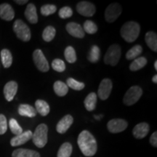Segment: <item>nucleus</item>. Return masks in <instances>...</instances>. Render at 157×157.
Returning <instances> with one entry per match:
<instances>
[{
	"label": "nucleus",
	"mask_w": 157,
	"mask_h": 157,
	"mask_svg": "<svg viewBox=\"0 0 157 157\" xmlns=\"http://www.w3.org/2000/svg\"><path fill=\"white\" fill-rule=\"evenodd\" d=\"M25 17L29 23L35 24L38 22V15L36 13V8L34 4H29L25 11Z\"/></svg>",
	"instance_id": "18"
},
{
	"label": "nucleus",
	"mask_w": 157,
	"mask_h": 157,
	"mask_svg": "<svg viewBox=\"0 0 157 157\" xmlns=\"http://www.w3.org/2000/svg\"><path fill=\"white\" fill-rule=\"evenodd\" d=\"M15 2L18 4V5H24V4L28 2V1L27 0H23V1H21V0H15Z\"/></svg>",
	"instance_id": "40"
},
{
	"label": "nucleus",
	"mask_w": 157,
	"mask_h": 157,
	"mask_svg": "<svg viewBox=\"0 0 157 157\" xmlns=\"http://www.w3.org/2000/svg\"><path fill=\"white\" fill-rule=\"evenodd\" d=\"M149 132V125L146 122H142L137 124L133 129V135L137 139H143L148 135Z\"/></svg>",
	"instance_id": "17"
},
{
	"label": "nucleus",
	"mask_w": 157,
	"mask_h": 157,
	"mask_svg": "<svg viewBox=\"0 0 157 157\" xmlns=\"http://www.w3.org/2000/svg\"><path fill=\"white\" fill-rule=\"evenodd\" d=\"M152 81H153V82H154V83H155V84L157 83V75H156H156H154V76H153Z\"/></svg>",
	"instance_id": "41"
},
{
	"label": "nucleus",
	"mask_w": 157,
	"mask_h": 157,
	"mask_svg": "<svg viewBox=\"0 0 157 157\" xmlns=\"http://www.w3.org/2000/svg\"><path fill=\"white\" fill-rule=\"evenodd\" d=\"M77 143L85 156H93L97 152V141L89 131L83 130L78 135Z\"/></svg>",
	"instance_id": "1"
},
{
	"label": "nucleus",
	"mask_w": 157,
	"mask_h": 157,
	"mask_svg": "<svg viewBox=\"0 0 157 157\" xmlns=\"http://www.w3.org/2000/svg\"><path fill=\"white\" fill-rule=\"evenodd\" d=\"M147 64V59L144 57H139L135 58L129 65V70L132 71H136L141 69Z\"/></svg>",
	"instance_id": "25"
},
{
	"label": "nucleus",
	"mask_w": 157,
	"mask_h": 157,
	"mask_svg": "<svg viewBox=\"0 0 157 157\" xmlns=\"http://www.w3.org/2000/svg\"><path fill=\"white\" fill-rule=\"evenodd\" d=\"M1 59L2 62L5 68H10L13 63V56L11 52L7 49H3L1 51Z\"/></svg>",
	"instance_id": "26"
},
{
	"label": "nucleus",
	"mask_w": 157,
	"mask_h": 157,
	"mask_svg": "<svg viewBox=\"0 0 157 157\" xmlns=\"http://www.w3.org/2000/svg\"><path fill=\"white\" fill-rule=\"evenodd\" d=\"M52 67L56 71L63 72L66 70V65L61 59L56 58L52 62Z\"/></svg>",
	"instance_id": "36"
},
{
	"label": "nucleus",
	"mask_w": 157,
	"mask_h": 157,
	"mask_svg": "<svg viewBox=\"0 0 157 157\" xmlns=\"http://www.w3.org/2000/svg\"><path fill=\"white\" fill-rule=\"evenodd\" d=\"M121 11V7L118 3H112L109 5L105 9V21L109 23H113L120 16Z\"/></svg>",
	"instance_id": "7"
},
{
	"label": "nucleus",
	"mask_w": 157,
	"mask_h": 157,
	"mask_svg": "<svg viewBox=\"0 0 157 157\" xmlns=\"http://www.w3.org/2000/svg\"><path fill=\"white\" fill-rule=\"evenodd\" d=\"M17 87H18V85L17 82L14 81H10L5 84L4 87V95L7 101L10 102L13 101L17 93Z\"/></svg>",
	"instance_id": "15"
},
{
	"label": "nucleus",
	"mask_w": 157,
	"mask_h": 157,
	"mask_svg": "<svg viewBox=\"0 0 157 157\" xmlns=\"http://www.w3.org/2000/svg\"><path fill=\"white\" fill-rule=\"evenodd\" d=\"M56 34V30L53 26H47L42 33V38L45 42H51Z\"/></svg>",
	"instance_id": "30"
},
{
	"label": "nucleus",
	"mask_w": 157,
	"mask_h": 157,
	"mask_svg": "<svg viewBox=\"0 0 157 157\" xmlns=\"http://www.w3.org/2000/svg\"><path fill=\"white\" fill-rule=\"evenodd\" d=\"M76 11L78 14L84 17H92L95 15L96 8L93 3L87 1H82L76 5Z\"/></svg>",
	"instance_id": "9"
},
{
	"label": "nucleus",
	"mask_w": 157,
	"mask_h": 157,
	"mask_svg": "<svg viewBox=\"0 0 157 157\" xmlns=\"http://www.w3.org/2000/svg\"><path fill=\"white\" fill-rule=\"evenodd\" d=\"M84 106L89 111L95 110L97 104V95L95 93H91L86 97L84 101Z\"/></svg>",
	"instance_id": "23"
},
{
	"label": "nucleus",
	"mask_w": 157,
	"mask_h": 157,
	"mask_svg": "<svg viewBox=\"0 0 157 157\" xmlns=\"http://www.w3.org/2000/svg\"><path fill=\"white\" fill-rule=\"evenodd\" d=\"M128 124L127 121L121 119H113L107 124V128L111 133H119L123 132L127 129Z\"/></svg>",
	"instance_id": "11"
},
{
	"label": "nucleus",
	"mask_w": 157,
	"mask_h": 157,
	"mask_svg": "<svg viewBox=\"0 0 157 157\" xmlns=\"http://www.w3.org/2000/svg\"><path fill=\"white\" fill-rule=\"evenodd\" d=\"M13 157H40L38 152L33 150L25 148H19L15 150L12 154Z\"/></svg>",
	"instance_id": "20"
},
{
	"label": "nucleus",
	"mask_w": 157,
	"mask_h": 157,
	"mask_svg": "<svg viewBox=\"0 0 157 157\" xmlns=\"http://www.w3.org/2000/svg\"><path fill=\"white\" fill-rule=\"evenodd\" d=\"M53 88L56 95L60 97H63L68 92V87L67 84L61 81H56L55 82Z\"/></svg>",
	"instance_id": "24"
},
{
	"label": "nucleus",
	"mask_w": 157,
	"mask_h": 157,
	"mask_svg": "<svg viewBox=\"0 0 157 157\" xmlns=\"http://www.w3.org/2000/svg\"><path fill=\"white\" fill-rule=\"evenodd\" d=\"M41 13L42 15L48 16V15H52L55 13L57 10V7L56 5H44L41 7Z\"/></svg>",
	"instance_id": "35"
},
{
	"label": "nucleus",
	"mask_w": 157,
	"mask_h": 157,
	"mask_svg": "<svg viewBox=\"0 0 157 157\" xmlns=\"http://www.w3.org/2000/svg\"><path fill=\"white\" fill-rule=\"evenodd\" d=\"M66 84L68 87H69L74 90H82L84 89L85 84L82 82H79L73 78H68L66 81Z\"/></svg>",
	"instance_id": "34"
},
{
	"label": "nucleus",
	"mask_w": 157,
	"mask_h": 157,
	"mask_svg": "<svg viewBox=\"0 0 157 157\" xmlns=\"http://www.w3.org/2000/svg\"><path fill=\"white\" fill-rule=\"evenodd\" d=\"M66 31L70 35L76 38L82 39L84 36V31L83 28L78 23L74 22L68 23L66 26Z\"/></svg>",
	"instance_id": "13"
},
{
	"label": "nucleus",
	"mask_w": 157,
	"mask_h": 157,
	"mask_svg": "<svg viewBox=\"0 0 157 157\" xmlns=\"http://www.w3.org/2000/svg\"><path fill=\"white\" fill-rule=\"evenodd\" d=\"M100 58H101V50L98 46L93 45L90 49L89 54H88V60L93 63H95L98 62Z\"/></svg>",
	"instance_id": "28"
},
{
	"label": "nucleus",
	"mask_w": 157,
	"mask_h": 157,
	"mask_svg": "<svg viewBox=\"0 0 157 157\" xmlns=\"http://www.w3.org/2000/svg\"><path fill=\"white\" fill-rule=\"evenodd\" d=\"M140 32V26L135 21H128L121 29V36L127 42H133L137 39Z\"/></svg>",
	"instance_id": "2"
},
{
	"label": "nucleus",
	"mask_w": 157,
	"mask_h": 157,
	"mask_svg": "<svg viewBox=\"0 0 157 157\" xmlns=\"http://www.w3.org/2000/svg\"><path fill=\"white\" fill-rule=\"evenodd\" d=\"M48 127L45 124H40L35 129L32 135V140L38 148H43L48 143Z\"/></svg>",
	"instance_id": "3"
},
{
	"label": "nucleus",
	"mask_w": 157,
	"mask_h": 157,
	"mask_svg": "<svg viewBox=\"0 0 157 157\" xmlns=\"http://www.w3.org/2000/svg\"><path fill=\"white\" fill-rule=\"evenodd\" d=\"M35 108H36L35 109H36V112H38L39 114L43 116V117L48 115L50 111L49 104L43 100H37L35 102Z\"/></svg>",
	"instance_id": "22"
},
{
	"label": "nucleus",
	"mask_w": 157,
	"mask_h": 157,
	"mask_svg": "<svg viewBox=\"0 0 157 157\" xmlns=\"http://www.w3.org/2000/svg\"><path fill=\"white\" fill-rule=\"evenodd\" d=\"M154 68H155V70H157V60H156L154 63Z\"/></svg>",
	"instance_id": "42"
},
{
	"label": "nucleus",
	"mask_w": 157,
	"mask_h": 157,
	"mask_svg": "<svg viewBox=\"0 0 157 157\" xmlns=\"http://www.w3.org/2000/svg\"><path fill=\"white\" fill-rule=\"evenodd\" d=\"M18 113L20 115L23 116V117L32 118L36 117L37 112L35 108L29 104H21L19 105Z\"/></svg>",
	"instance_id": "19"
},
{
	"label": "nucleus",
	"mask_w": 157,
	"mask_h": 157,
	"mask_svg": "<svg viewBox=\"0 0 157 157\" xmlns=\"http://www.w3.org/2000/svg\"><path fill=\"white\" fill-rule=\"evenodd\" d=\"M121 57V48L118 44H112L108 49L104 56V63L112 66H117Z\"/></svg>",
	"instance_id": "4"
},
{
	"label": "nucleus",
	"mask_w": 157,
	"mask_h": 157,
	"mask_svg": "<svg viewBox=\"0 0 157 157\" xmlns=\"http://www.w3.org/2000/svg\"><path fill=\"white\" fill-rule=\"evenodd\" d=\"M145 41L151 50L157 52V36L154 31H148L145 36Z\"/></svg>",
	"instance_id": "21"
},
{
	"label": "nucleus",
	"mask_w": 157,
	"mask_h": 157,
	"mask_svg": "<svg viewBox=\"0 0 157 157\" xmlns=\"http://www.w3.org/2000/svg\"><path fill=\"white\" fill-rule=\"evenodd\" d=\"M150 143L152 146L157 147V132H154L150 137Z\"/></svg>",
	"instance_id": "39"
},
{
	"label": "nucleus",
	"mask_w": 157,
	"mask_h": 157,
	"mask_svg": "<svg viewBox=\"0 0 157 157\" xmlns=\"http://www.w3.org/2000/svg\"><path fill=\"white\" fill-rule=\"evenodd\" d=\"M64 56L66 60L70 63H74L76 61V54L74 48L71 46H68L66 48L64 52Z\"/></svg>",
	"instance_id": "31"
},
{
	"label": "nucleus",
	"mask_w": 157,
	"mask_h": 157,
	"mask_svg": "<svg viewBox=\"0 0 157 157\" xmlns=\"http://www.w3.org/2000/svg\"><path fill=\"white\" fill-rule=\"evenodd\" d=\"M13 31L17 38L23 42H29L31 39V34L30 29L21 20H16L15 21L13 24Z\"/></svg>",
	"instance_id": "5"
},
{
	"label": "nucleus",
	"mask_w": 157,
	"mask_h": 157,
	"mask_svg": "<svg viewBox=\"0 0 157 157\" xmlns=\"http://www.w3.org/2000/svg\"><path fill=\"white\" fill-rule=\"evenodd\" d=\"M84 31L89 34H94L98 31V26L93 21H86L84 23Z\"/></svg>",
	"instance_id": "32"
},
{
	"label": "nucleus",
	"mask_w": 157,
	"mask_h": 157,
	"mask_svg": "<svg viewBox=\"0 0 157 157\" xmlns=\"http://www.w3.org/2000/svg\"><path fill=\"white\" fill-rule=\"evenodd\" d=\"M15 12L10 5L4 3L0 5V17L7 21H10L14 18Z\"/></svg>",
	"instance_id": "16"
},
{
	"label": "nucleus",
	"mask_w": 157,
	"mask_h": 157,
	"mask_svg": "<svg viewBox=\"0 0 157 157\" xmlns=\"http://www.w3.org/2000/svg\"><path fill=\"white\" fill-rule=\"evenodd\" d=\"M33 60L36 68L42 72H47L49 71V64L46 58L43 54L42 51L39 49L34 50L33 53Z\"/></svg>",
	"instance_id": "8"
},
{
	"label": "nucleus",
	"mask_w": 157,
	"mask_h": 157,
	"mask_svg": "<svg viewBox=\"0 0 157 157\" xmlns=\"http://www.w3.org/2000/svg\"><path fill=\"white\" fill-rule=\"evenodd\" d=\"M72 154V146L70 143H64L59 148L58 157H70Z\"/></svg>",
	"instance_id": "29"
},
{
	"label": "nucleus",
	"mask_w": 157,
	"mask_h": 157,
	"mask_svg": "<svg viewBox=\"0 0 157 157\" xmlns=\"http://www.w3.org/2000/svg\"><path fill=\"white\" fill-rule=\"evenodd\" d=\"M73 15V10L69 7H63L59 10L58 15L60 18L66 19L71 17Z\"/></svg>",
	"instance_id": "37"
},
{
	"label": "nucleus",
	"mask_w": 157,
	"mask_h": 157,
	"mask_svg": "<svg viewBox=\"0 0 157 157\" xmlns=\"http://www.w3.org/2000/svg\"><path fill=\"white\" fill-rule=\"evenodd\" d=\"M74 122V119L71 116L68 114L66 115L58 121V124H57L56 129L57 132L60 134H63L70 128L72 124Z\"/></svg>",
	"instance_id": "14"
},
{
	"label": "nucleus",
	"mask_w": 157,
	"mask_h": 157,
	"mask_svg": "<svg viewBox=\"0 0 157 157\" xmlns=\"http://www.w3.org/2000/svg\"><path fill=\"white\" fill-rule=\"evenodd\" d=\"M7 129V121L5 116L0 114V135L5 134Z\"/></svg>",
	"instance_id": "38"
},
{
	"label": "nucleus",
	"mask_w": 157,
	"mask_h": 157,
	"mask_svg": "<svg viewBox=\"0 0 157 157\" xmlns=\"http://www.w3.org/2000/svg\"><path fill=\"white\" fill-rule=\"evenodd\" d=\"M33 133L31 130H27L25 132H23L21 134L13 137L10 140V144L12 146H19L28 142L29 140L32 138Z\"/></svg>",
	"instance_id": "12"
},
{
	"label": "nucleus",
	"mask_w": 157,
	"mask_h": 157,
	"mask_svg": "<svg viewBox=\"0 0 157 157\" xmlns=\"http://www.w3.org/2000/svg\"><path fill=\"white\" fill-rule=\"evenodd\" d=\"M143 95V90L138 86H132L127 90L123 98L125 105H132L139 101Z\"/></svg>",
	"instance_id": "6"
},
{
	"label": "nucleus",
	"mask_w": 157,
	"mask_h": 157,
	"mask_svg": "<svg viewBox=\"0 0 157 157\" xmlns=\"http://www.w3.org/2000/svg\"><path fill=\"white\" fill-rule=\"evenodd\" d=\"M9 127L10 129L11 132L13 134L16 135H18L23 132V129L22 127L19 125V124L17 123V121L15 120V119H11L9 121Z\"/></svg>",
	"instance_id": "33"
},
{
	"label": "nucleus",
	"mask_w": 157,
	"mask_h": 157,
	"mask_svg": "<svg viewBox=\"0 0 157 157\" xmlns=\"http://www.w3.org/2000/svg\"><path fill=\"white\" fill-rule=\"evenodd\" d=\"M113 84L110 78H104L100 84L99 87H98V94L99 98L103 101H105L109 98L110 94L112 90Z\"/></svg>",
	"instance_id": "10"
},
{
	"label": "nucleus",
	"mask_w": 157,
	"mask_h": 157,
	"mask_svg": "<svg viewBox=\"0 0 157 157\" xmlns=\"http://www.w3.org/2000/svg\"><path fill=\"white\" fill-rule=\"evenodd\" d=\"M143 52V48L140 45L137 44L132 47L130 50H128V52L126 54V58L127 60H135V58H138L139 56H140Z\"/></svg>",
	"instance_id": "27"
}]
</instances>
